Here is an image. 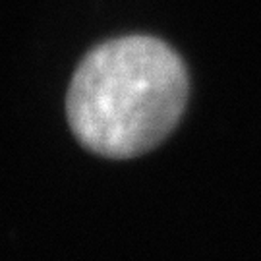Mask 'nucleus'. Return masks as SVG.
<instances>
[{"label":"nucleus","instance_id":"1","mask_svg":"<svg viewBox=\"0 0 261 261\" xmlns=\"http://www.w3.org/2000/svg\"><path fill=\"white\" fill-rule=\"evenodd\" d=\"M188 101V74L167 43L147 35L111 39L77 64L66 114L77 141L97 155L138 157L174 130Z\"/></svg>","mask_w":261,"mask_h":261}]
</instances>
